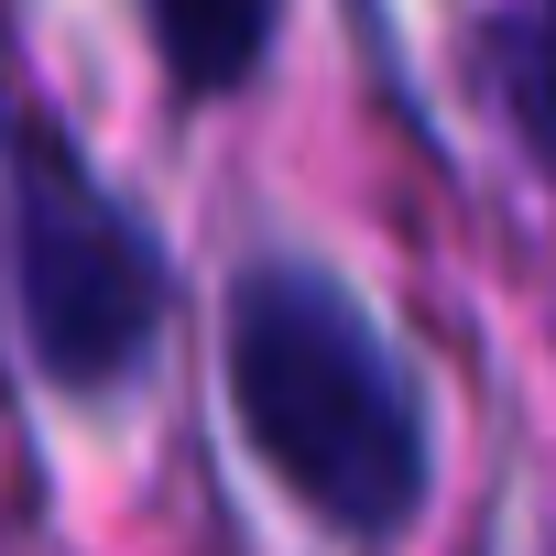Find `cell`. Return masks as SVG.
<instances>
[{"instance_id":"2","label":"cell","mask_w":556,"mask_h":556,"mask_svg":"<svg viewBox=\"0 0 556 556\" xmlns=\"http://www.w3.org/2000/svg\"><path fill=\"white\" fill-rule=\"evenodd\" d=\"M12 285H23L34 361L66 393H110L164 328L175 262L55 131H23V153H12Z\"/></svg>"},{"instance_id":"4","label":"cell","mask_w":556,"mask_h":556,"mask_svg":"<svg viewBox=\"0 0 556 556\" xmlns=\"http://www.w3.org/2000/svg\"><path fill=\"white\" fill-rule=\"evenodd\" d=\"M491 77H502V110H513L523 153L556 175V0H502Z\"/></svg>"},{"instance_id":"1","label":"cell","mask_w":556,"mask_h":556,"mask_svg":"<svg viewBox=\"0 0 556 556\" xmlns=\"http://www.w3.org/2000/svg\"><path fill=\"white\" fill-rule=\"evenodd\" d=\"M229 404L262 469L339 534H404L426 502V404L361 295L317 262H262L229 295Z\"/></svg>"},{"instance_id":"3","label":"cell","mask_w":556,"mask_h":556,"mask_svg":"<svg viewBox=\"0 0 556 556\" xmlns=\"http://www.w3.org/2000/svg\"><path fill=\"white\" fill-rule=\"evenodd\" d=\"M273 12L285 0H153V55L175 66L186 99H229L273 55Z\"/></svg>"}]
</instances>
